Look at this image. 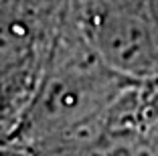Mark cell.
<instances>
[{"mask_svg":"<svg viewBox=\"0 0 158 156\" xmlns=\"http://www.w3.org/2000/svg\"><path fill=\"white\" fill-rule=\"evenodd\" d=\"M148 6H150V12H152L154 20H156V24H158V0H150Z\"/></svg>","mask_w":158,"mask_h":156,"instance_id":"cell-3","label":"cell"},{"mask_svg":"<svg viewBox=\"0 0 158 156\" xmlns=\"http://www.w3.org/2000/svg\"><path fill=\"white\" fill-rule=\"evenodd\" d=\"M37 49L33 20L12 8L0 6V77L28 67Z\"/></svg>","mask_w":158,"mask_h":156,"instance_id":"cell-2","label":"cell"},{"mask_svg":"<svg viewBox=\"0 0 158 156\" xmlns=\"http://www.w3.org/2000/svg\"><path fill=\"white\" fill-rule=\"evenodd\" d=\"M83 37L114 71L134 79H158V24L150 6L112 0L91 8Z\"/></svg>","mask_w":158,"mask_h":156,"instance_id":"cell-1","label":"cell"}]
</instances>
